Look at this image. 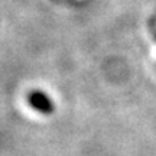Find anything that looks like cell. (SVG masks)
<instances>
[{
  "mask_svg": "<svg viewBox=\"0 0 156 156\" xmlns=\"http://www.w3.org/2000/svg\"><path fill=\"white\" fill-rule=\"evenodd\" d=\"M30 103L32 106L39 108L41 112H51V104L46 100V97L44 94H34L30 97Z\"/></svg>",
  "mask_w": 156,
  "mask_h": 156,
  "instance_id": "6da1fadb",
  "label": "cell"
}]
</instances>
